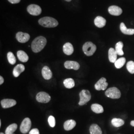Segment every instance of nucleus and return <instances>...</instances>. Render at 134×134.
<instances>
[{
  "mask_svg": "<svg viewBox=\"0 0 134 134\" xmlns=\"http://www.w3.org/2000/svg\"><path fill=\"white\" fill-rule=\"evenodd\" d=\"M47 43L46 39L44 37L40 36L34 39L31 43V49L34 53H38L40 52Z\"/></svg>",
  "mask_w": 134,
  "mask_h": 134,
  "instance_id": "nucleus-1",
  "label": "nucleus"
},
{
  "mask_svg": "<svg viewBox=\"0 0 134 134\" xmlns=\"http://www.w3.org/2000/svg\"><path fill=\"white\" fill-rule=\"evenodd\" d=\"M39 24L41 26L47 28L55 27L58 25L57 20L53 18L46 16L39 20Z\"/></svg>",
  "mask_w": 134,
  "mask_h": 134,
  "instance_id": "nucleus-2",
  "label": "nucleus"
},
{
  "mask_svg": "<svg viewBox=\"0 0 134 134\" xmlns=\"http://www.w3.org/2000/svg\"><path fill=\"white\" fill-rule=\"evenodd\" d=\"M96 50V45L91 42H87L82 46V50L87 56H91L95 53Z\"/></svg>",
  "mask_w": 134,
  "mask_h": 134,
  "instance_id": "nucleus-3",
  "label": "nucleus"
},
{
  "mask_svg": "<svg viewBox=\"0 0 134 134\" xmlns=\"http://www.w3.org/2000/svg\"><path fill=\"white\" fill-rule=\"evenodd\" d=\"M80 100L79 102L80 105L82 106L86 104V103L91 100V94L88 90H83L80 93Z\"/></svg>",
  "mask_w": 134,
  "mask_h": 134,
  "instance_id": "nucleus-4",
  "label": "nucleus"
},
{
  "mask_svg": "<svg viewBox=\"0 0 134 134\" xmlns=\"http://www.w3.org/2000/svg\"><path fill=\"white\" fill-rule=\"evenodd\" d=\"M105 94L107 97L112 99H119L121 96L119 90L115 87H110L107 90Z\"/></svg>",
  "mask_w": 134,
  "mask_h": 134,
  "instance_id": "nucleus-5",
  "label": "nucleus"
},
{
  "mask_svg": "<svg viewBox=\"0 0 134 134\" xmlns=\"http://www.w3.org/2000/svg\"><path fill=\"white\" fill-rule=\"evenodd\" d=\"M31 126V122L29 118H25L23 121L20 127V131L23 134H26L28 133Z\"/></svg>",
  "mask_w": 134,
  "mask_h": 134,
  "instance_id": "nucleus-6",
  "label": "nucleus"
},
{
  "mask_svg": "<svg viewBox=\"0 0 134 134\" xmlns=\"http://www.w3.org/2000/svg\"><path fill=\"white\" fill-rule=\"evenodd\" d=\"M36 100L39 102L46 103L49 102L51 100V97L47 93L45 92H39L37 93L36 97Z\"/></svg>",
  "mask_w": 134,
  "mask_h": 134,
  "instance_id": "nucleus-7",
  "label": "nucleus"
},
{
  "mask_svg": "<svg viewBox=\"0 0 134 134\" xmlns=\"http://www.w3.org/2000/svg\"><path fill=\"white\" fill-rule=\"evenodd\" d=\"M27 10L29 14L34 16H37L41 14L42 12L41 8L38 5L31 4L27 8Z\"/></svg>",
  "mask_w": 134,
  "mask_h": 134,
  "instance_id": "nucleus-8",
  "label": "nucleus"
},
{
  "mask_svg": "<svg viewBox=\"0 0 134 134\" xmlns=\"http://www.w3.org/2000/svg\"><path fill=\"white\" fill-rule=\"evenodd\" d=\"M108 83L106 82V79L105 77H102L97 81L94 86V87L97 91H104L107 87Z\"/></svg>",
  "mask_w": 134,
  "mask_h": 134,
  "instance_id": "nucleus-9",
  "label": "nucleus"
},
{
  "mask_svg": "<svg viewBox=\"0 0 134 134\" xmlns=\"http://www.w3.org/2000/svg\"><path fill=\"white\" fill-rule=\"evenodd\" d=\"M16 38L20 43H25L29 40L30 35L26 33L19 32L16 34Z\"/></svg>",
  "mask_w": 134,
  "mask_h": 134,
  "instance_id": "nucleus-10",
  "label": "nucleus"
},
{
  "mask_svg": "<svg viewBox=\"0 0 134 134\" xmlns=\"http://www.w3.org/2000/svg\"><path fill=\"white\" fill-rule=\"evenodd\" d=\"M1 103L3 108H8L15 105L16 101L12 99H4L1 100Z\"/></svg>",
  "mask_w": 134,
  "mask_h": 134,
  "instance_id": "nucleus-11",
  "label": "nucleus"
},
{
  "mask_svg": "<svg viewBox=\"0 0 134 134\" xmlns=\"http://www.w3.org/2000/svg\"><path fill=\"white\" fill-rule=\"evenodd\" d=\"M108 10L110 14L115 16H119L122 14L123 12L122 9L116 5L110 6L109 7Z\"/></svg>",
  "mask_w": 134,
  "mask_h": 134,
  "instance_id": "nucleus-12",
  "label": "nucleus"
},
{
  "mask_svg": "<svg viewBox=\"0 0 134 134\" xmlns=\"http://www.w3.org/2000/svg\"><path fill=\"white\" fill-rule=\"evenodd\" d=\"M64 66L67 69H73L78 70L80 69V64L76 61H67L64 63Z\"/></svg>",
  "mask_w": 134,
  "mask_h": 134,
  "instance_id": "nucleus-13",
  "label": "nucleus"
},
{
  "mask_svg": "<svg viewBox=\"0 0 134 134\" xmlns=\"http://www.w3.org/2000/svg\"><path fill=\"white\" fill-rule=\"evenodd\" d=\"M42 75L43 78L46 80H49L52 77V72L50 68L47 66H44L42 70Z\"/></svg>",
  "mask_w": 134,
  "mask_h": 134,
  "instance_id": "nucleus-14",
  "label": "nucleus"
},
{
  "mask_svg": "<svg viewBox=\"0 0 134 134\" xmlns=\"http://www.w3.org/2000/svg\"><path fill=\"white\" fill-rule=\"evenodd\" d=\"M63 52L67 55H71L74 52V49L71 43L68 42L65 43L63 46Z\"/></svg>",
  "mask_w": 134,
  "mask_h": 134,
  "instance_id": "nucleus-15",
  "label": "nucleus"
},
{
  "mask_svg": "<svg viewBox=\"0 0 134 134\" xmlns=\"http://www.w3.org/2000/svg\"><path fill=\"white\" fill-rule=\"evenodd\" d=\"M94 23L96 26L99 28H102L105 25L106 20L104 18L101 16H98L94 19Z\"/></svg>",
  "mask_w": 134,
  "mask_h": 134,
  "instance_id": "nucleus-16",
  "label": "nucleus"
},
{
  "mask_svg": "<svg viewBox=\"0 0 134 134\" xmlns=\"http://www.w3.org/2000/svg\"><path fill=\"white\" fill-rule=\"evenodd\" d=\"M25 70V67L23 64H19L14 67L13 70V75L14 77H19L20 74Z\"/></svg>",
  "mask_w": 134,
  "mask_h": 134,
  "instance_id": "nucleus-17",
  "label": "nucleus"
},
{
  "mask_svg": "<svg viewBox=\"0 0 134 134\" xmlns=\"http://www.w3.org/2000/svg\"><path fill=\"white\" fill-rule=\"evenodd\" d=\"M117 55V53L114 48H110L109 49L108 51V58L110 62L114 63L116 61Z\"/></svg>",
  "mask_w": 134,
  "mask_h": 134,
  "instance_id": "nucleus-18",
  "label": "nucleus"
},
{
  "mask_svg": "<svg viewBox=\"0 0 134 134\" xmlns=\"http://www.w3.org/2000/svg\"><path fill=\"white\" fill-rule=\"evenodd\" d=\"M76 125V122L74 120H68L66 121L64 124V129L66 131H70Z\"/></svg>",
  "mask_w": 134,
  "mask_h": 134,
  "instance_id": "nucleus-19",
  "label": "nucleus"
},
{
  "mask_svg": "<svg viewBox=\"0 0 134 134\" xmlns=\"http://www.w3.org/2000/svg\"><path fill=\"white\" fill-rule=\"evenodd\" d=\"M17 56L19 61L22 62H26L29 60V57L28 55L24 51H18L17 52Z\"/></svg>",
  "mask_w": 134,
  "mask_h": 134,
  "instance_id": "nucleus-20",
  "label": "nucleus"
},
{
  "mask_svg": "<svg viewBox=\"0 0 134 134\" xmlns=\"http://www.w3.org/2000/svg\"><path fill=\"white\" fill-rule=\"evenodd\" d=\"M120 29L123 34L126 35H133L134 34V29H128L127 28L123 23H121Z\"/></svg>",
  "mask_w": 134,
  "mask_h": 134,
  "instance_id": "nucleus-21",
  "label": "nucleus"
},
{
  "mask_svg": "<svg viewBox=\"0 0 134 134\" xmlns=\"http://www.w3.org/2000/svg\"><path fill=\"white\" fill-rule=\"evenodd\" d=\"M91 134H102V130L98 125L93 124L90 128Z\"/></svg>",
  "mask_w": 134,
  "mask_h": 134,
  "instance_id": "nucleus-22",
  "label": "nucleus"
},
{
  "mask_svg": "<svg viewBox=\"0 0 134 134\" xmlns=\"http://www.w3.org/2000/svg\"><path fill=\"white\" fill-rule=\"evenodd\" d=\"M91 109L93 112L96 113H102L103 112L104 109L102 106L99 104H93L91 106Z\"/></svg>",
  "mask_w": 134,
  "mask_h": 134,
  "instance_id": "nucleus-23",
  "label": "nucleus"
},
{
  "mask_svg": "<svg viewBox=\"0 0 134 134\" xmlns=\"http://www.w3.org/2000/svg\"><path fill=\"white\" fill-rule=\"evenodd\" d=\"M123 43L121 41H119L116 43L115 45V51L117 54L119 56H122L124 55V52L123 51Z\"/></svg>",
  "mask_w": 134,
  "mask_h": 134,
  "instance_id": "nucleus-24",
  "label": "nucleus"
},
{
  "mask_svg": "<svg viewBox=\"0 0 134 134\" xmlns=\"http://www.w3.org/2000/svg\"><path fill=\"white\" fill-rule=\"evenodd\" d=\"M64 85L67 88H72L75 86V81L72 78H68L64 81Z\"/></svg>",
  "mask_w": 134,
  "mask_h": 134,
  "instance_id": "nucleus-25",
  "label": "nucleus"
},
{
  "mask_svg": "<svg viewBox=\"0 0 134 134\" xmlns=\"http://www.w3.org/2000/svg\"><path fill=\"white\" fill-rule=\"evenodd\" d=\"M18 125L15 123H14L9 126L5 131V134H13L14 132L16 130Z\"/></svg>",
  "mask_w": 134,
  "mask_h": 134,
  "instance_id": "nucleus-26",
  "label": "nucleus"
},
{
  "mask_svg": "<svg viewBox=\"0 0 134 134\" xmlns=\"http://www.w3.org/2000/svg\"><path fill=\"white\" fill-rule=\"evenodd\" d=\"M124 121L119 118H113L111 121V123L115 127H119L124 124Z\"/></svg>",
  "mask_w": 134,
  "mask_h": 134,
  "instance_id": "nucleus-27",
  "label": "nucleus"
},
{
  "mask_svg": "<svg viewBox=\"0 0 134 134\" xmlns=\"http://www.w3.org/2000/svg\"><path fill=\"white\" fill-rule=\"evenodd\" d=\"M126 59L124 57L120 58L114 63L115 66L117 69H120L123 67L126 63Z\"/></svg>",
  "mask_w": 134,
  "mask_h": 134,
  "instance_id": "nucleus-28",
  "label": "nucleus"
},
{
  "mask_svg": "<svg viewBox=\"0 0 134 134\" xmlns=\"http://www.w3.org/2000/svg\"><path fill=\"white\" fill-rule=\"evenodd\" d=\"M7 58L9 62L10 63V64L11 65H14L16 63V58L15 57L14 54L9 52L7 54Z\"/></svg>",
  "mask_w": 134,
  "mask_h": 134,
  "instance_id": "nucleus-29",
  "label": "nucleus"
},
{
  "mask_svg": "<svg viewBox=\"0 0 134 134\" xmlns=\"http://www.w3.org/2000/svg\"><path fill=\"white\" fill-rule=\"evenodd\" d=\"M127 69L130 73L134 74V62L130 61L127 64Z\"/></svg>",
  "mask_w": 134,
  "mask_h": 134,
  "instance_id": "nucleus-30",
  "label": "nucleus"
},
{
  "mask_svg": "<svg viewBox=\"0 0 134 134\" xmlns=\"http://www.w3.org/2000/svg\"><path fill=\"white\" fill-rule=\"evenodd\" d=\"M48 123L50 126L52 128H53L55 126L56 124V121H55V118L53 116H50L48 118Z\"/></svg>",
  "mask_w": 134,
  "mask_h": 134,
  "instance_id": "nucleus-31",
  "label": "nucleus"
},
{
  "mask_svg": "<svg viewBox=\"0 0 134 134\" xmlns=\"http://www.w3.org/2000/svg\"><path fill=\"white\" fill-rule=\"evenodd\" d=\"M29 134H39V130L38 129H36V128H35V129H33L31 130V131H30Z\"/></svg>",
  "mask_w": 134,
  "mask_h": 134,
  "instance_id": "nucleus-32",
  "label": "nucleus"
},
{
  "mask_svg": "<svg viewBox=\"0 0 134 134\" xmlns=\"http://www.w3.org/2000/svg\"><path fill=\"white\" fill-rule=\"evenodd\" d=\"M8 1L13 4H18L20 2V0H8Z\"/></svg>",
  "mask_w": 134,
  "mask_h": 134,
  "instance_id": "nucleus-33",
  "label": "nucleus"
},
{
  "mask_svg": "<svg viewBox=\"0 0 134 134\" xmlns=\"http://www.w3.org/2000/svg\"><path fill=\"white\" fill-rule=\"evenodd\" d=\"M4 82V78L2 76L0 77V85H2Z\"/></svg>",
  "mask_w": 134,
  "mask_h": 134,
  "instance_id": "nucleus-34",
  "label": "nucleus"
},
{
  "mask_svg": "<svg viewBox=\"0 0 134 134\" xmlns=\"http://www.w3.org/2000/svg\"><path fill=\"white\" fill-rule=\"evenodd\" d=\"M130 124H131V126H133V127H134V120H133V121H132L131 122Z\"/></svg>",
  "mask_w": 134,
  "mask_h": 134,
  "instance_id": "nucleus-35",
  "label": "nucleus"
},
{
  "mask_svg": "<svg viewBox=\"0 0 134 134\" xmlns=\"http://www.w3.org/2000/svg\"><path fill=\"white\" fill-rule=\"evenodd\" d=\"M66 1H67V2H70V1H71L72 0H65Z\"/></svg>",
  "mask_w": 134,
  "mask_h": 134,
  "instance_id": "nucleus-36",
  "label": "nucleus"
},
{
  "mask_svg": "<svg viewBox=\"0 0 134 134\" xmlns=\"http://www.w3.org/2000/svg\"><path fill=\"white\" fill-rule=\"evenodd\" d=\"M1 124H2V123H1V120H0V127L1 126Z\"/></svg>",
  "mask_w": 134,
  "mask_h": 134,
  "instance_id": "nucleus-37",
  "label": "nucleus"
},
{
  "mask_svg": "<svg viewBox=\"0 0 134 134\" xmlns=\"http://www.w3.org/2000/svg\"><path fill=\"white\" fill-rule=\"evenodd\" d=\"M0 134H4V133H2V132H1V133H0Z\"/></svg>",
  "mask_w": 134,
  "mask_h": 134,
  "instance_id": "nucleus-38",
  "label": "nucleus"
},
{
  "mask_svg": "<svg viewBox=\"0 0 134 134\" xmlns=\"http://www.w3.org/2000/svg\"></svg>",
  "mask_w": 134,
  "mask_h": 134,
  "instance_id": "nucleus-39",
  "label": "nucleus"
}]
</instances>
